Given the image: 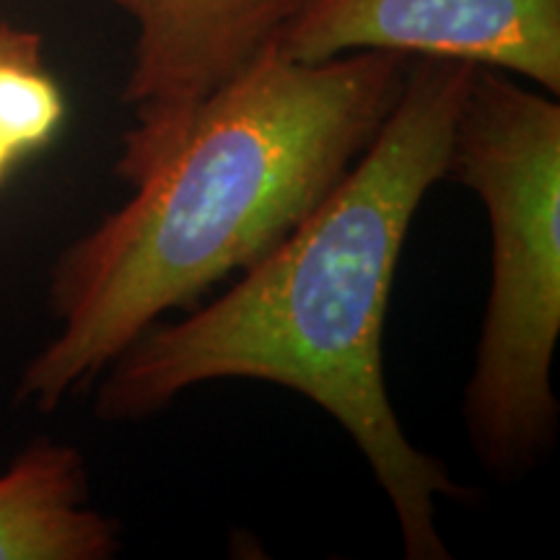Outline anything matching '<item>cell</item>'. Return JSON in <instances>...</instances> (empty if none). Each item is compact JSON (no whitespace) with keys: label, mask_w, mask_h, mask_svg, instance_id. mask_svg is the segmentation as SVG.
<instances>
[{"label":"cell","mask_w":560,"mask_h":560,"mask_svg":"<svg viewBox=\"0 0 560 560\" xmlns=\"http://www.w3.org/2000/svg\"><path fill=\"white\" fill-rule=\"evenodd\" d=\"M446 177L478 195L490 226V291L465 423L482 467L522 478L558 436L560 104L509 73L472 70Z\"/></svg>","instance_id":"3"},{"label":"cell","mask_w":560,"mask_h":560,"mask_svg":"<svg viewBox=\"0 0 560 560\" xmlns=\"http://www.w3.org/2000/svg\"><path fill=\"white\" fill-rule=\"evenodd\" d=\"M410 60L299 62L276 45L208 96L130 200L58 257L47 293L58 335L26 363L16 400L58 410L164 314L283 242L369 149Z\"/></svg>","instance_id":"2"},{"label":"cell","mask_w":560,"mask_h":560,"mask_svg":"<svg viewBox=\"0 0 560 560\" xmlns=\"http://www.w3.org/2000/svg\"><path fill=\"white\" fill-rule=\"evenodd\" d=\"M475 66L412 58L400 100L338 187L219 299L153 325L102 371L107 423L156 416L187 389L252 380L304 395L355 441L395 509L405 556L446 560L450 470L405 436L384 380L395 272L425 192L446 179L452 132Z\"/></svg>","instance_id":"1"},{"label":"cell","mask_w":560,"mask_h":560,"mask_svg":"<svg viewBox=\"0 0 560 560\" xmlns=\"http://www.w3.org/2000/svg\"><path fill=\"white\" fill-rule=\"evenodd\" d=\"M278 50L299 62L350 52L450 58L560 94V0H306Z\"/></svg>","instance_id":"5"},{"label":"cell","mask_w":560,"mask_h":560,"mask_svg":"<svg viewBox=\"0 0 560 560\" xmlns=\"http://www.w3.org/2000/svg\"><path fill=\"white\" fill-rule=\"evenodd\" d=\"M120 529L89 506V475L73 444L34 439L0 475V560H107Z\"/></svg>","instance_id":"6"},{"label":"cell","mask_w":560,"mask_h":560,"mask_svg":"<svg viewBox=\"0 0 560 560\" xmlns=\"http://www.w3.org/2000/svg\"><path fill=\"white\" fill-rule=\"evenodd\" d=\"M136 24L122 102L117 177L136 185L156 170L215 91L278 45L306 0H112Z\"/></svg>","instance_id":"4"},{"label":"cell","mask_w":560,"mask_h":560,"mask_svg":"<svg viewBox=\"0 0 560 560\" xmlns=\"http://www.w3.org/2000/svg\"><path fill=\"white\" fill-rule=\"evenodd\" d=\"M26 159V153L19 149L16 143L9 138V132L0 128V182H3L13 172V166L21 164Z\"/></svg>","instance_id":"7"}]
</instances>
